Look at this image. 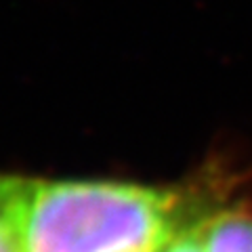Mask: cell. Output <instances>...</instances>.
Listing matches in <instances>:
<instances>
[{
	"label": "cell",
	"instance_id": "1",
	"mask_svg": "<svg viewBox=\"0 0 252 252\" xmlns=\"http://www.w3.org/2000/svg\"><path fill=\"white\" fill-rule=\"evenodd\" d=\"M206 200L198 189L0 175V223L15 252H160Z\"/></svg>",
	"mask_w": 252,
	"mask_h": 252
},
{
	"label": "cell",
	"instance_id": "2",
	"mask_svg": "<svg viewBox=\"0 0 252 252\" xmlns=\"http://www.w3.org/2000/svg\"><path fill=\"white\" fill-rule=\"evenodd\" d=\"M206 252H252V212L244 206L217 208L204 223Z\"/></svg>",
	"mask_w": 252,
	"mask_h": 252
},
{
	"label": "cell",
	"instance_id": "3",
	"mask_svg": "<svg viewBox=\"0 0 252 252\" xmlns=\"http://www.w3.org/2000/svg\"><path fill=\"white\" fill-rule=\"evenodd\" d=\"M215 210L193 215L160 252H206L204 250V223Z\"/></svg>",
	"mask_w": 252,
	"mask_h": 252
},
{
	"label": "cell",
	"instance_id": "4",
	"mask_svg": "<svg viewBox=\"0 0 252 252\" xmlns=\"http://www.w3.org/2000/svg\"><path fill=\"white\" fill-rule=\"evenodd\" d=\"M0 252H15L13 244H11V238L6 235L2 223H0Z\"/></svg>",
	"mask_w": 252,
	"mask_h": 252
}]
</instances>
